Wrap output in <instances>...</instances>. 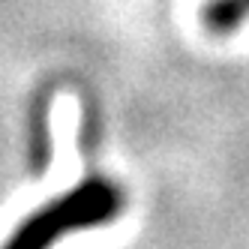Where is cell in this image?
<instances>
[{"label": "cell", "instance_id": "obj_1", "mask_svg": "<svg viewBox=\"0 0 249 249\" xmlns=\"http://www.w3.org/2000/svg\"><path fill=\"white\" fill-rule=\"evenodd\" d=\"M123 207V195L114 183L84 180L66 195L48 201L9 234L0 249H51L69 234L111 222Z\"/></svg>", "mask_w": 249, "mask_h": 249}, {"label": "cell", "instance_id": "obj_2", "mask_svg": "<svg viewBox=\"0 0 249 249\" xmlns=\"http://www.w3.org/2000/svg\"><path fill=\"white\" fill-rule=\"evenodd\" d=\"M246 12L249 0H219L216 6H210V24L216 30H234Z\"/></svg>", "mask_w": 249, "mask_h": 249}]
</instances>
